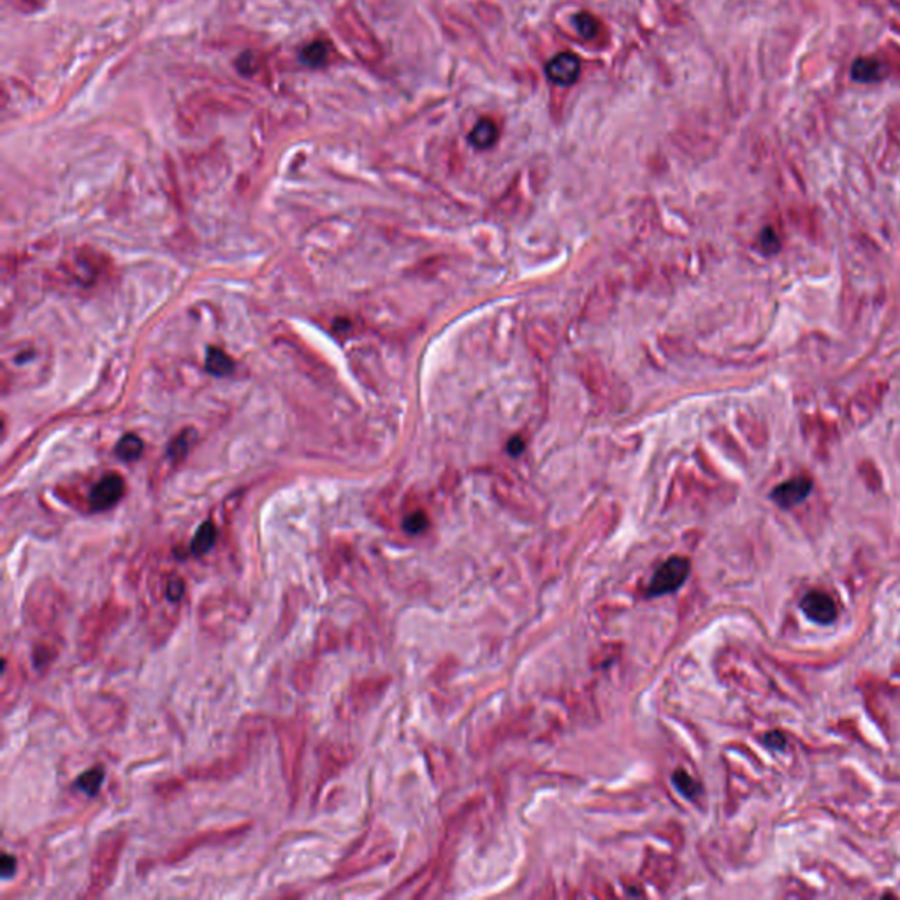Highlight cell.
Instances as JSON below:
<instances>
[{"instance_id":"6da1fadb","label":"cell","mask_w":900,"mask_h":900,"mask_svg":"<svg viewBox=\"0 0 900 900\" xmlns=\"http://www.w3.org/2000/svg\"><path fill=\"white\" fill-rule=\"evenodd\" d=\"M690 570V559L683 558V556H673V558L666 559L656 570L654 577L647 587V594L649 596H663L666 593H673L686 582Z\"/></svg>"},{"instance_id":"7a4b0ae2","label":"cell","mask_w":900,"mask_h":900,"mask_svg":"<svg viewBox=\"0 0 900 900\" xmlns=\"http://www.w3.org/2000/svg\"><path fill=\"white\" fill-rule=\"evenodd\" d=\"M886 387L882 384H871L851 398L847 413L854 426H864L874 417L885 398Z\"/></svg>"},{"instance_id":"3957f363","label":"cell","mask_w":900,"mask_h":900,"mask_svg":"<svg viewBox=\"0 0 900 900\" xmlns=\"http://www.w3.org/2000/svg\"><path fill=\"white\" fill-rule=\"evenodd\" d=\"M125 492V482L120 475H106L90 492V505L93 510H109L116 505Z\"/></svg>"},{"instance_id":"277c9868","label":"cell","mask_w":900,"mask_h":900,"mask_svg":"<svg viewBox=\"0 0 900 900\" xmlns=\"http://www.w3.org/2000/svg\"><path fill=\"white\" fill-rule=\"evenodd\" d=\"M800 607H802V612L805 614V617L811 619L812 623H818V624L833 623L837 614H839L835 602H833L832 598L825 593H819V591H816V593H809L807 596L802 600Z\"/></svg>"},{"instance_id":"5b68a950","label":"cell","mask_w":900,"mask_h":900,"mask_svg":"<svg viewBox=\"0 0 900 900\" xmlns=\"http://www.w3.org/2000/svg\"><path fill=\"white\" fill-rule=\"evenodd\" d=\"M547 76L559 86H570L580 78V60L577 55L565 51L547 64Z\"/></svg>"},{"instance_id":"8992f818","label":"cell","mask_w":900,"mask_h":900,"mask_svg":"<svg viewBox=\"0 0 900 900\" xmlns=\"http://www.w3.org/2000/svg\"><path fill=\"white\" fill-rule=\"evenodd\" d=\"M812 491V481L807 477H797L783 482L772 491V499L781 509H791L804 502Z\"/></svg>"},{"instance_id":"52a82bcc","label":"cell","mask_w":900,"mask_h":900,"mask_svg":"<svg viewBox=\"0 0 900 900\" xmlns=\"http://www.w3.org/2000/svg\"><path fill=\"white\" fill-rule=\"evenodd\" d=\"M851 76L860 83H875L888 76V67L881 60H878V58L860 57L853 62Z\"/></svg>"},{"instance_id":"ba28073f","label":"cell","mask_w":900,"mask_h":900,"mask_svg":"<svg viewBox=\"0 0 900 900\" xmlns=\"http://www.w3.org/2000/svg\"><path fill=\"white\" fill-rule=\"evenodd\" d=\"M605 373L607 371H603V368L600 366V364H598V368L586 366V375H584V378H586L591 392L600 399H609V401L610 399H614V403H621V405H624V399L626 398H624L623 392L610 391V389L607 387L609 384L605 382V377H607Z\"/></svg>"},{"instance_id":"9c48e42d","label":"cell","mask_w":900,"mask_h":900,"mask_svg":"<svg viewBox=\"0 0 900 900\" xmlns=\"http://www.w3.org/2000/svg\"><path fill=\"white\" fill-rule=\"evenodd\" d=\"M499 135V128L496 125V121H492L491 118H482L475 123L473 130L470 134V141L475 148L478 149H488L491 146L496 145Z\"/></svg>"},{"instance_id":"30bf717a","label":"cell","mask_w":900,"mask_h":900,"mask_svg":"<svg viewBox=\"0 0 900 900\" xmlns=\"http://www.w3.org/2000/svg\"><path fill=\"white\" fill-rule=\"evenodd\" d=\"M206 370L215 377H227L234 371V361L222 349H210L206 356Z\"/></svg>"},{"instance_id":"8fae6325","label":"cell","mask_w":900,"mask_h":900,"mask_svg":"<svg viewBox=\"0 0 900 900\" xmlns=\"http://www.w3.org/2000/svg\"><path fill=\"white\" fill-rule=\"evenodd\" d=\"M217 540V528L211 520H206L199 526L196 537L192 540V552L194 554H206Z\"/></svg>"},{"instance_id":"7c38bea8","label":"cell","mask_w":900,"mask_h":900,"mask_svg":"<svg viewBox=\"0 0 900 900\" xmlns=\"http://www.w3.org/2000/svg\"><path fill=\"white\" fill-rule=\"evenodd\" d=\"M142 452V441L141 438L135 436V434H125L123 438H120V441L116 443V456L120 457L121 461H132L139 459Z\"/></svg>"},{"instance_id":"4fadbf2b","label":"cell","mask_w":900,"mask_h":900,"mask_svg":"<svg viewBox=\"0 0 900 900\" xmlns=\"http://www.w3.org/2000/svg\"><path fill=\"white\" fill-rule=\"evenodd\" d=\"M573 25H575V30L579 32V36L582 39H594L598 36V30H600V25H598V20L594 18L591 13H579V15L573 18Z\"/></svg>"},{"instance_id":"5bb4252c","label":"cell","mask_w":900,"mask_h":900,"mask_svg":"<svg viewBox=\"0 0 900 900\" xmlns=\"http://www.w3.org/2000/svg\"><path fill=\"white\" fill-rule=\"evenodd\" d=\"M102 779H104L102 767H93V769L86 770V772L79 777L78 788L81 791H85L86 795H95L97 791H99Z\"/></svg>"},{"instance_id":"9a60e30c","label":"cell","mask_w":900,"mask_h":900,"mask_svg":"<svg viewBox=\"0 0 900 900\" xmlns=\"http://www.w3.org/2000/svg\"><path fill=\"white\" fill-rule=\"evenodd\" d=\"M673 784L677 786V790L680 791L683 795H686L687 798H693L694 795L698 793V784L690 774H686L684 770H676L673 774Z\"/></svg>"},{"instance_id":"2e32d148","label":"cell","mask_w":900,"mask_h":900,"mask_svg":"<svg viewBox=\"0 0 900 900\" xmlns=\"http://www.w3.org/2000/svg\"><path fill=\"white\" fill-rule=\"evenodd\" d=\"M429 524L427 520V516L424 512H412L410 516H406L405 523H403V528H405L406 533L410 535H417L420 531H424Z\"/></svg>"},{"instance_id":"e0dca14e","label":"cell","mask_w":900,"mask_h":900,"mask_svg":"<svg viewBox=\"0 0 900 900\" xmlns=\"http://www.w3.org/2000/svg\"><path fill=\"white\" fill-rule=\"evenodd\" d=\"M303 60L311 65H318L325 60V46L321 43H314L303 51Z\"/></svg>"},{"instance_id":"ac0fdd59","label":"cell","mask_w":900,"mask_h":900,"mask_svg":"<svg viewBox=\"0 0 900 900\" xmlns=\"http://www.w3.org/2000/svg\"><path fill=\"white\" fill-rule=\"evenodd\" d=\"M779 245L781 243L777 239L776 231H772V229H765L760 236V246L765 253H776L779 250Z\"/></svg>"},{"instance_id":"d6986e66","label":"cell","mask_w":900,"mask_h":900,"mask_svg":"<svg viewBox=\"0 0 900 900\" xmlns=\"http://www.w3.org/2000/svg\"><path fill=\"white\" fill-rule=\"evenodd\" d=\"M187 450H189V440H187V433H182L175 441H173L169 454H171L173 459L178 461L185 457Z\"/></svg>"},{"instance_id":"ffe728a7","label":"cell","mask_w":900,"mask_h":900,"mask_svg":"<svg viewBox=\"0 0 900 900\" xmlns=\"http://www.w3.org/2000/svg\"><path fill=\"white\" fill-rule=\"evenodd\" d=\"M183 589H185V586H183L182 580L171 579L168 584V598L169 600H173V602H178L180 598L183 596V593H185Z\"/></svg>"},{"instance_id":"44dd1931","label":"cell","mask_w":900,"mask_h":900,"mask_svg":"<svg viewBox=\"0 0 900 900\" xmlns=\"http://www.w3.org/2000/svg\"><path fill=\"white\" fill-rule=\"evenodd\" d=\"M765 744L770 747H776V749H783L786 746V739L783 737V733L772 732L765 737Z\"/></svg>"},{"instance_id":"7402d4cb","label":"cell","mask_w":900,"mask_h":900,"mask_svg":"<svg viewBox=\"0 0 900 900\" xmlns=\"http://www.w3.org/2000/svg\"><path fill=\"white\" fill-rule=\"evenodd\" d=\"M0 868H2V875H4V878H9V875L15 872L16 860L11 857V854H4V857H2V865H0Z\"/></svg>"},{"instance_id":"603a6c76","label":"cell","mask_w":900,"mask_h":900,"mask_svg":"<svg viewBox=\"0 0 900 900\" xmlns=\"http://www.w3.org/2000/svg\"><path fill=\"white\" fill-rule=\"evenodd\" d=\"M523 448H524V443H523V440H520V438H516V440H510V443H509V452L510 454H519L520 450H523Z\"/></svg>"}]
</instances>
